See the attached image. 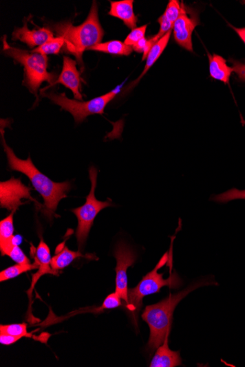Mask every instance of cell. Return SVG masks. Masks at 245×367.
I'll list each match as a JSON object with an SVG mask.
<instances>
[{
  "label": "cell",
  "mask_w": 245,
  "mask_h": 367,
  "mask_svg": "<svg viewBox=\"0 0 245 367\" xmlns=\"http://www.w3.org/2000/svg\"><path fill=\"white\" fill-rule=\"evenodd\" d=\"M2 141L4 151L7 155L8 162L10 170L25 174L31 181L33 187L41 194L44 200L41 211L44 216L52 220L61 200L67 197L72 188L70 182L55 183L47 176L39 171L33 164L29 157L27 160L19 159L12 148H10L5 140L4 131L1 130Z\"/></svg>",
  "instance_id": "cell-1"
},
{
  "label": "cell",
  "mask_w": 245,
  "mask_h": 367,
  "mask_svg": "<svg viewBox=\"0 0 245 367\" xmlns=\"http://www.w3.org/2000/svg\"><path fill=\"white\" fill-rule=\"evenodd\" d=\"M211 282L200 280L188 286L184 291L170 295L160 302L147 306L142 314V319L150 328V337L147 350L153 353L164 342L167 333L171 330L174 311L182 300L196 289Z\"/></svg>",
  "instance_id": "cell-2"
},
{
  "label": "cell",
  "mask_w": 245,
  "mask_h": 367,
  "mask_svg": "<svg viewBox=\"0 0 245 367\" xmlns=\"http://www.w3.org/2000/svg\"><path fill=\"white\" fill-rule=\"evenodd\" d=\"M55 30L59 37L65 40L66 49L82 64L83 52L101 43L104 36V30L98 20L96 3L94 2L90 13L81 25L74 27L70 22H64L55 26Z\"/></svg>",
  "instance_id": "cell-3"
},
{
  "label": "cell",
  "mask_w": 245,
  "mask_h": 367,
  "mask_svg": "<svg viewBox=\"0 0 245 367\" xmlns=\"http://www.w3.org/2000/svg\"><path fill=\"white\" fill-rule=\"evenodd\" d=\"M170 256L169 253L164 254L153 271L143 276L136 287L129 289L128 303L126 308L132 314L136 326L144 297L160 293L161 289L165 286L177 290L183 285L182 280L176 272L171 274L167 280L164 279V273H158V271L169 262Z\"/></svg>",
  "instance_id": "cell-4"
},
{
  "label": "cell",
  "mask_w": 245,
  "mask_h": 367,
  "mask_svg": "<svg viewBox=\"0 0 245 367\" xmlns=\"http://www.w3.org/2000/svg\"><path fill=\"white\" fill-rule=\"evenodd\" d=\"M3 43L6 54L25 67L26 85L32 93L37 96L39 88L43 82H48L50 85L43 88L41 92L47 90L56 81L55 76L47 71L48 58L46 55L11 47L6 38Z\"/></svg>",
  "instance_id": "cell-5"
},
{
  "label": "cell",
  "mask_w": 245,
  "mask_h": 367,
  "mask_svg": "<svg viewBox=\"0 0 245 367\" xmlns=\"http://www.w3.org/2000/svg\"><path fill=\"white\" fill-rule=\"evenodd\" d=\"M89 176H90L92 181V189L90 193L86 197L85 203L81 207L72 210L78 219V226L76 230L75 236L80 251L83 250L89 232H90L94 220L100 211L108 207L114 206L111 203L110 199L105 202L99 201V200L96 199L95 190L97 184L98 170L94 166H92L91 169L89 170Z\"/></svg>",
  "instance_id": "cell-6"
},
{
  "label": "cell",
  "mask_w": 245,
  "mask_h": 367,
  "mask_svg": "<svg viewBox=\"0 0 245 367\" xmlns=\"http://www.w3.org/2000/svg\"><path fill=\"white\" fill-rule=\"evenodd\" d=\"M120 92V87L115 90L100 97L95 98L88 102H77L76 100L67 98L65 93H45L44 96L63 109L70 113L76 124H81L88 116L104 113L107 105L114 99Z\"/></svg>",
  "instance_id": "cell-7"
},
{
  "label": "cell",
  "mask_w": 245,
  "mask_h": 367,
  "mask_svg": "<svg viewBox=\"0 0 245 367\" xmlns=\"http://www.w3.org/2000/svg\"><path fill=\"white\" fill-rule=\"evenodd\" d=\"M117 261L116 271V293L125 302L128 303V276L127 270L129 267L136 263L137 254L124 241L117 243L114 253Z\"/></svg>",
  "instance_id": "cell-8"
},
{
  "label": "cell",
  "mask_w": 245,
  "mask_h": 367,
  "mask_svg": "<svg viewBox=\"0 0 245 367\" xmlns=\"http://www.w3.org/2000/svg\"><path fill=\"white\" fill-rule=\"evenodd\" d=\"M31 188L21 183L20 179L14 177L10 180L0 183V206L10 211H17L23 205L22 199H29L38 203L30 195Z\"/></svg>",
  "instance_id": "cell-9"
},
{
  "label": "cell",
  "mask_w": 245,
  "mask_h": 367,
  "mask_svg": "<svg viewBox=\"0 0 245 367\" xmlns=\"http://www.w3.org/2000/svg\"><path fill=\"white\" fill-rule=\"evenodd\" d=\"M181 5V15L175 21L173 28L174 39L181 47L189 52H193L192 36L194 30L199 24V20L195 14L189 16L183 2Z\"/></svg>",
  "instance_id": "cell-10"
},
{
  "label": "cell",
  "mask_w": 245,
  "mask_h": 367,
  "mask_svg": "<svg viewBox=\"0 0 245 367\" xmlns=\"http://www.w3.org/2000/svg\"><path fill=\"white\" fill-rule=\"evenodd\" d=\"M76 63L69 57L63 58V66L58 79L52 85L62 84L74 93L75 99L83 100L81 93V74L76 69Z\"/></svg>",
  "instance_id": "cell-11"
},
{
  "label": "cell",
  "mask_w": 245,
  "mask_h": 367,
  "mask_svg": "<svg viewBox=\"0 0 245 367\" xmlns=\"http://www.w3.org/2000/svg\"><path fill=\"white\" fill-rule=\"evenodd\" d=\"M35 263L39 265V271L32 275V282L30 290L28 291L29 296H32L33 288L40 279V277L46 274L58 275L51 267V253L47 244L41 238L40 243L37 248L34 250Z\"/></svg>",
  "instance_id": "cell-12"
},
{
  "label": "cell",
  "mask_w": 245,
  "mask_h": 367,
  "mask_svg": "<svg viewBox=\"0 0 245 367\" xmlns=\"http://www.w3.org/2000/svg\"><path fill=\"white\" fill-rule=\"evenodd\" d=\"M54 38L52 32L46 27L30 30L25 24L21 28H17L13 32V39L19 40L27 44L30 48L41 47L43 44Z\"/></svg>",
  "instance_id": "cell-13"
},
{
  "label": "cell",
  "mask_w": 245,
  "mask_h": 367,
  "mask_svg": "<svg viewBox=\"0 0 245 367\" xmlns=\"http://www.w3.org/2000/svg\"><path fill=\"white\" fill-rule=\"evenodd\" d=\"M171 331L167 333L164 342L155 353L150 367H175L182 364L180 351H173L169 346Z\"/></svg>",
  "instance_id": "cell-14"
},
{
  "label": "cell",
  "mask_w": 245,
  "mask_h": 367,
  "mask_svg": "<svg viewBox=\"0 0 245 367\" xmlns=\"http://www.w3.org/2000/svg\"><path fill=\"white\" fill-rule=\"evenodd\" d=\"M133 3V0L110 2L109 15L122 20L127 27L131 30L136 29L138 17L134 12Z\"/></svg>",
  "instance_id": "cell-15"
},
{
  "label": "cell",
  "mask_w": 245,
  "mask_h": 367,
  "mask_svg": "<svg viewBox=\"0 0 245 367\" xmlns=\"http://www.w3.org/2000/svg\"><path fill=\"white\" fill-rule=\"evenodd\" d=\"M209 74L211 78L228 85L233 69L227 65V61L218 54H208Z\"/></svg>",
  "instance_id": "cell-16"
},
{
  "label": "cell",
  "mask_w": 245,
  "mask_h": 367,
  "mask_svg": "<svg viewBox=\"0 0 245 367\" xmlns=\"http://www.w3.org/2000/svg\"><path fill=\"white\" fill-rule=\"evenodd\" d=\"M173 30L167 33V34L163 36L158 42L156 43L155 45L152 47L150 51L148 57L147 58V64L145 66L144 70L141 75L138 77V79L135 82H133L129 87L126 89V91L128 92L131 90V88L136 87L137 84L142 79V77L147 74V71L151 68L153 64L158 61L160 58L162 54L168 46L169 42L170 41Z\"/></svg>",
  "instance_id": "cell-17"
},
{
  "label": "cell",
  "mask_w": 245,
  "mask_h": 367,
  "mask_svg": "<svg viewBox=\"0 0 245 367\" xmlns=\"http://www.w3.org/2000/svg\"><path fill=\"white\" fill-rule=\"evenodd\" d=\"M86 256L83 255L81 251L73 252L64 246L56 251L55 255L52 258L51 267L52 269L58 273V271L64 269L67 266H69L75 259L79 258H84Z\"/></svg>",
  "instance_id": "cell-18"
},
{
  "label": "cell",
  "mask_w": 245,
  "mask_h": 367,
  "mask_svg": "<svg viewBox=\"0 0 245 367\" xmlns=\"http://www.w3.org/2000/svg\"><path fill=\"white\" fill-rule=\"evenodd\" d=\"M89 49L110 54L124 55V56H129L133 51L131 47L127 46L125 43L119 41H111L103 43H98Z\"/></svg>",
  "instance_id": "cell-19"
},
{
  "label": "cell",
  "mask_w": 245,
  "mask_h": 367,
  "mask_svg": "<svg viewBox=\"0 0 245 367\" xmlns=\"http://www.w3.org/2000/svg\"><path fill=\"white\" fill-rule=\"evenodd\" d=\"M14 238L12 240L0 243V252H1L2 256H8L17 264L30 263L24 252L15 243Z\"/></svg>",
  "instance_id": "cell-20"
},
{
  "label": "cell",
  "mask_w": 245,
  "mask_h": 367,
  "mask_svg": "<svg viewBox=\"0 0 245 367\" xmlns=\"http://www.w3.org/2000/svg\"><path fill=\"white\" fill-rule=\"evenodd\" d=\"M39 269V265L34 262L33 264H16L0 273V282H3L12 280L21 275L32 270Z\"/></svg>",
  "instance_id": "cell-21"
},
{
  "label": "cell",
  "mask_w": 245,
  "mask_h": 367,
  "mask_svg": "<svg viewBox=\"0 0 245 367\" xmlns=\"http://www.w3.org/2000/svg\"><path fill=\"white\" fill-rule=\"evenodd\" d=\"M237 199L245 200V189L239 190L236 188H232L224 193L213 195L210 198L211 201L220 204H227Z\"/></svg>",
  "instance_id": "cell-22"
},
{
  "label": "cell",
  "mask_w": 245,
  "mask_h": 367,
  "mask_svg": "<svg viewBox=\"0 0 245 367\" xmlns=\"http://www.w3.org/2000/svg\"><path fill=\"white\" fill-rule=\"evenodd\" d=\"M15 211L0 221V243L12 240L14 238V215Z\"/></svg>",
  "instance_id": "cell-23"
},
{
  "label": "cell",
  "mask_w": 245,
  "mask_h": 367,
  "mask_svg": "<svg viewBox=\"0 0 245 367\" xmlns=\"http://www.w3.org/2000/svg\"><path fill=\"white\" fill-rule=\"evenodd\" d=\"M65 44V42L63 38H54L46 43L43 44L42 46L37 47L32 52L46 55V56L48 54H57L61 52Z\"/></svg>",
  "instance_id": "cell-24"
},
{
  "label": "cell",
  "mask_w": 245,
  "mask_h": 367,
  "mask_svg": "<svg viewBox=\"0 0 245 367\" xmlns=\"http://www.w3.org/2000/svg\"><path fill=\"white\" fill-rule=\"evenodd\" d=\"M0 333H8V335L22 337H30L39 340L36 336H32V333L28 332L26 324H10L0 326Z\"/></svg>",
  "instance_id": "cell-25"
},
{
  "label": "cell",
  "mask_w": 245,
  "mask_h": 367,
  "mask_svg": "<svg viewBox=\"0 0 245 367\" xmlns=\"http://www.w3.org/2000/svg\"><path fill=\"white\" fill-rule=\"evenodd\" d=\"M182 13V5L178 0H171L164 11V16L174 25Z\"/></svg>",
  "instance_id": "cell-26"
},
{
  "label": "cell",
  "mask_w": 245,
  "mask_h": 367,
  "mask_svg": "<svg viewBox=\"0 0 245 367\" xmlns=\"http://www.w3.org/2000/svg\"><path fill=\"white\" fill-rule=\"evenodd\" d=\"M156 42L153 37L147 39L146 38H142L140 40L138 43L135 44V45L132 46V49L134 51L138 52V53H142V60L145 59H147L148 57V55L151 50L152 47L155 45Z\"/></svg>",
  "instance_id": "cell-27"
},
{
  "label": "cell",
  "mask_w": 245,
  "mask_h": 367,
  "mask_svg": "<svg viewBox=\"0 0 245 367\" xmlns=\"http://www.w3.org/2000/svg\"><path fill=\"white\" fill-rule=\"evenodd\" d=\"M147 30V25H143L140 27H136L131 30L127 38L125 39V44L127 46L131 47L135 45L140 40L145 38Z\"/></svg>",
  "instance_id": "cell-28"
},
{
  "label": "cell",
  "mask_w": 245,
  "mask_h": 367,
  "mask_svg": "<svg viewBox=\"0 0 245 367\" xmlns=\"http://www.w3.org/2000/svg\"><path fill=\"white\" fill-rule=\"evenodd\" d=\"M122 299L116 293H111L107 296L101 307L98 309V313L107 309H113L122 306Z\"/></svg>",
  "instance_id": "cell-29"
},
{
  "label": "cell",
  "mask_w": 245,
  "mask_h": 367,
  "mask_svg": "<svg viewBox=\"0 0 245 367\" xmlns=\"http://www.w3.org/2000/svg\"><path fill=\"white\" fill-rule=\"evenodd\" d=\"M158 22L160 25V31L157 35L153 36V40L156 42H158L167 33L173 30V25L166 17L162 15L159 19Z\"/></svg>",
  "instance_id": "cell-30"
},
{
  "label": "cell",
  "mask_w": 245,
  "mask_h": 367,
  "mask_svg": "<svg viewBox=\"0 0 245 367\" xmlns=\"http://www.w3.org/2000/svg\"><path fill=\"white\" fill-rule=\"evenodd\" d=\"M230 62L233 65V72L237 74L240 81L245 82V64L233 60H231Z\"/></svg>",
  "instance_id": "cell-31"
},
{
  "label": "cell",
  "mask_w": 245,
  "mask_h": 367,
  "mask_svg": "<svg viewBox=\"0 0 245 367\" xmlns=\"http://www.w3.org/2000/svg\"><path fill=\"white\" fill-rule=\"evenodd\" d=\"M21 338L13 335H8L6 333H0V343L4 344V346H10L13 344Z\"/></svg>",
  "instance_id": "cell-32"
},
{
  "label": "cell",
  "mask_w": 245,
  "mask_h": 367,
  "mask_svg": "<svg viewBox=\"0 0 245 367\" xmlns=\"http://www.w3.org/2000/svg\"><path fill=\"white\" fill-rule=\"evenodd\" d=\"M228 25L233 30H235V31L237 33V34L239 36V38L242 39V41L245 44V27L237 28V27L232 26L230 24H228Z\"/></svg>",
  "instance_id": "cell-33"
}]
</instances>
